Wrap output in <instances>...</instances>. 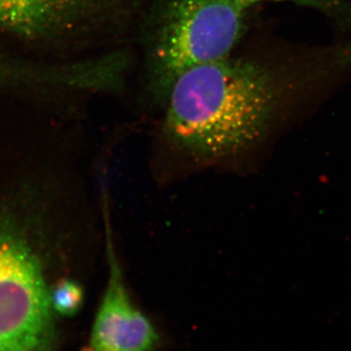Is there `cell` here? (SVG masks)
I'll list each match as a JSON object with an SVG mask.
<instances>
[{
  "mask_svg": "<svg viewBox=\"0 0 351 351\" xmlns=\"http://www.w3.org/2000/svg\"><path fill=\"white\" fill-rule=\"evenodd\" d=\"M350 78L351 34L280 59L230 55L173 83L163 133L189 156L219 160L257 144L284 113L322 100Z\"/></svg>",
  "mask_w": 351,
  "mask_h": 351,
  "instance_id": "cell-1",
  "label": "cell"
},
{
  "mask_svg": "<svg viewBox=\"0 0 351 351\" xmlns=\"http://www.w3.org/2000/svg\"><path fill=\"white\" fill-rule=\"evenodd\" d=\"M247 9L230 0H160L149 47L152 86L164 100L191 69L230 56Z\"/></svg>",
  "mask_w": 351,
  "mask_h": 351,
  "instance_id": "cell-2",
  "label": "cell"
},
{
  "mask_svg": "<svg viewBox=\"0 0 351 351\" xmlns=\"http://www.w3.org/2000/svg\"><path fill=\"white\" fill-rule=\"evenodd\" d=\"M50 291L24 240L0 232V351H54Z\"/></svg>",
  "mask_w": 351,
  "mask_h": 351,
  "instance_id": "cell-3",
  "label": "cell"
},
{
  "mask_svg": "<svg viewBox=\"0 0 351 351\" xmlns=\"http://www.w3.org/2000/svg\"><path fill=\"white\" fill-rule=\"evenodd\" d=\"M124 0H0V31L29 43H52L103 24Z\"/></svg>",
  "mask_w": 351,
  "mask_h": 351,
  "instance_id": "cell-4",
  "label": "cell"
},
{
  "mask_svg": "<svg viewBox=\"0 0 351 351\" xmlns=\"http://www.w3.org/2000/svg\"><path fill=\"white\" fill-rule=\"evenodd\" d=\"M104 213L108 278L87 351H154L158 346L159 337L129 294L113 245L107 201Z\"/></svg>",
  "mask_w": 351,
  "mask_h": 351,
  "instance_id": "cell-5",
  "label": "cell"
},
{
  "mask_svg": "<svg viewBox=\"0 0 351 351\" xmlns=\"http://www.w3.org/2000/svg\"><path fill=\"white\" fill-rule=\"evenodd\" d=\"M248 10L251 6L263 2H279L306 7L317 11L343 32L351 34V0H230Z\"/></svg>",
  "mask_w": 351,
  "mask_h": 351,
  "instance_id": "cell-6",
  "label": "cell"
},
{
  "mask_svg": "<svg viewBox=\"0 0 351 351\" xmlns=\"http://www.w3.org/2000/svg\"><path fill=\"white\" fill-rule=\"evenodd\" d=\"M36 75V64L21 61L0 51V88L32 86Z\"/></svg>",
  "mask_w": 351,
  "mask_h": 351,
  "instance_id": "cell-7",
  "label": "cell"
},
{
  "mask_svg": "<svg viewBox=\"0 0 351 351\" xmlns=\"http://www.w3.org/2000/svg\"><path fill=\"white\" fill-rule=\"evenodd\" d=\"M53 311L66 316L77 313L84 300L82 288L73 281L63 280L50 292Z\"/></svg>",
  "mask_w": 351,
  "mask_h": 351,
  "instance_id": "cell-8",
  "label": "cell"
}]
</instances>
